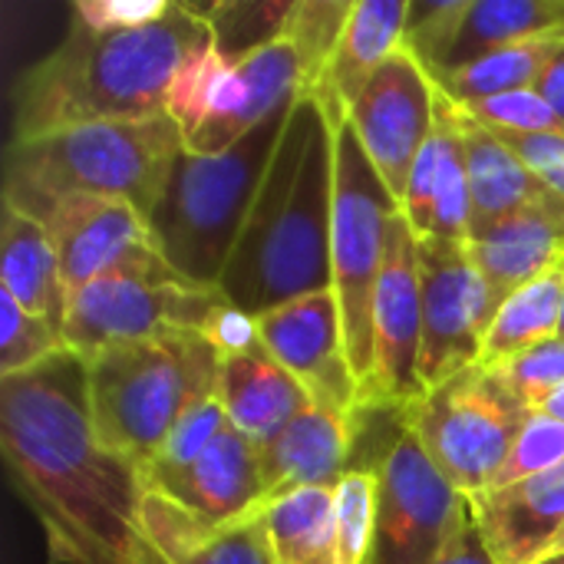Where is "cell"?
<instances>
[{"mask_svg": "<svg viewBox=\"0 0 564 564\" xmlns=\"http://www.w3.org/2000/svg\"><path fill=\"white\" fill-rule=\"evenodd\" d=\"M30 218L46 228L69 297L106 274L142 268L162 258L152 245L149 221L122 198L76 195L53 202Z\"/></svg>", "mask_w": 564, "mask_h": 564, "instance_id": "16", "label": "cell"}, {"mask_svg": "<svg viewBox=\"0 0 564 564\" xmlns=\"http://www.w3.org/2000/svg\"><path fill=\"white\" fill-rule=\"evenodd\" d=\"M466 248L502 307L519 288L564 264V205L479 221L469 228Z\"/></svg>", "mask_w": 564, "mask_h": 564, "instance_id": "21", "label": "cell"}, {"mask_svg": "<svg viewBox=\"0 0 564 564\" xmlns=\"http://www.w3.org/2000/svg\"><path fill=\"white\" fill-rule=\"evenodd\" d=\"M416 254L423 288L420 380L430 393L479 364L499 304L466 245L416 238Z\"/></svg>", "mask_w": 564, "mask_h": 564, "instance_id": "12", "label": "cell"}, {"mask_svg": "<svg viewBox=\"0 0 564 564\" xmlns=\"http://www.w3.org/2000/svg\"><path fill=\"white\" fill-rule=\"evenodd\" d=\"M334 238L330 291L340 304L344 344L354 377L364 390L373 364V301L383 271L387 225L400 212L397 198L377 175L350 122L334 126Z\"/></svg>", "mask_w": 564, "mask_h": 564, "instance_id": "8", "label": "cell"}, {"mask_svg": "<svg viewBox=\"0 0 564 564\" xmlns=\"http://www.w3.org/2000/svg\"><path fill=\"white\" fill-rule=\"evenodd\" d=\"M459 109V106H456ZM459 129L469 165L473 192V225L496 221L525 208H558L562 198L482 122L459 109Z\"/></svg>", "mask_w": 564, "mask_h": 564, "instance_id": "24", "label": "cell"}, {"mask_svg": "<svg viewBox=\"0 0 564 564\" xmlns=\"http://www.w3.org/2000/svg\"><path fill=\"white\" fill-rule=\"evenodd\" d=\"M466 109L476 122H482L492 132H512V135H564V122L558 112L535 93V89H516L492 99H479Z\"/></svg>", "mask_w": 564, "mask_h": 564, "instance_id": "38", "label": "cell"}, {"mask_svg": "<svg viewBox=\"0 0 564 564\" xmlns=\"http://www.w3.org/2000/svg\"><path fill=\"white\" fill-rule=\"evenodd\" d=\"M208 43L212 30L188 3L135 30L96 33L73 20L63 43L20 73L10 139L169 116L182 66Z\"/></svg>", "mask_w": 564, "mask_h": 564, "instance_id": "2", "label": "cell"}, {"mask_svg": "<svg viewBox=\"0 0 564 564\" xmlns=\"http://www.w3.org/2000/svg\"><path fill=\"white\" fill-rule=\"evenodd\" d=\"M496 370V377L506 383V390L529 410H542L558 390L564 387V340H545L499 367H489Z\"/></svg>", "mask_w": 564, "mask_h": 564, "instance_id": "36", "label": "cell"}, {"mask_svg": "<svg viewBox=\"0 0 564 564\" xmlns=\"http://www.w3.org/2000/svg\"><path fill=\"white\" fill-rule=\"evenodd\" d=\"M436 99L440 89L426 66L400 46L373 73V79L347 112V122L354 126L367 159L373 162L397 205H403L413 165L426 139L433 135Z\"/></svg>", "mask_w": 564, "mask_h": 564, "instance_id": "14", "label": "cell"}, {"mask_svg": "<svg viewBox=\"0 0 564 564\" xmlns=\"http://www.w3.org/2000/svg\"><path fill=\"white\" fill-rule=\"evenodd\" d=\"M473 522L496 564H539L564 529V466L469 496Z\"/></svg>", "mask_w": 564, "mask_h": 564, "instance_id": "20", "label": "cell"}, {"mask_svg": "<svg viewBox=\"0 0 564 564\" xmlns=\"http://www.w3.org/2000/svg\"><path fill=\"white\" fill-rule=\"evenodd\" d=\"M354 0H294V10L284 26V40L294 46L307 96H317L327 69L334 63L337 43L344 36V26L350 20Z\"/></svg>", "mask_w": 564, "mask_h": 564, "instance_id": "32", "label": "cell"}, {"mask_svg": "<svg viewBox=\"0 0 564 564\" xmlns=\"http://www.w3.org/2000/svg\"><path fill=\"white\" fill-rule=\"evenodd\" d=\"M334 145V122L317 99L304 96L288 116L218 284L225 301L245 314L261 317L288 301L330 291Z\"/></svg>", "mask_w": 564, "mask_h": 564, "instance_id": "3", "label": "cell"}, {"mask_svg": "<svg viewBox=\"0 0 564 564\" xmlns=\"http://www.w3.org/2000/svg\"><path fill=\"white\" fill-rule=\"evenodd\" d=\"M218 400L228 423L258 446H268L288 423L314 406L307 390L268 354V347L241 357H221Z\"/></svg>", "mask_w": 564, "mask_h": 564, "instance_id": "23", "label": "cell"}, {"mask_svg": "<svg viewBox=\"0 0 564 564\" xmlns=\"http://www.w3.org/2000/svg\"><path fill=\"white\" fill-rule=\"evenodd\" d=\"M304 96V69L284 36L241 63H225L208 43L182 66L169 96V116L182 129L185 152L215 155Z\"/></svg>", "mask_w": 564, "mask_h": 564, "instance_id": "7", "label": "cell"}, {"mask_svg": "<svg viewBox=\"0 0 564 564\" xmlns=\"http://www.w3.org/2000/svg\"><path fill=\"white\" fill-rule=\"evenodd\" d=\"M564 466V423L535 410L529 413L509 459L502 463V469L496 473L492 486H512V482H522V479H535V476H545V473H555Z\"/></svg>", "mask_w": 564, "mask_h": 564, "instance_id": "37", "label": "cell"}, {"mask_svg": "<svg viewBox=\"0 0 564 564\" xmlns=\"http://www.w3.org/2000/svg\"><path fill=\"white\" fill-rule=\"evenodd\" d=\"M496 135L564 202V135Z\"/></svg>", "mask_w": 564, "mask_h": 564, "instance_id": "41", "label": "cell"}, {"mask_svg": "<svg viewBox=\"0 0 564 564\" xmlns=\"http://www.w3.org/2000/svg\"><path fill=\"white\" fill-rule=\"evenodd\" d=\"M228 426H231V423H228V413H225L218 393L208 397V400H202V403L192 406V410L182 416V423L172 430V436L165 440V446H162L155 466L149 469V476L178 473V469L192 466V463H195V459H198V456H202Z\"/></svg>", "mask_w": 564, "mask_h": 564, "instance_id": "39", "label": "cell"}, {"mask_svg": "<svg viewBox=\"0 0 564 564\" xmlns=\"http://www.w3.org/2000/svg\"><path fill=\"white\" fill-rule=\"evenodd\" d=\"M274 564H337L334 489H301L264 512Z\"/></svg>", "mask_w": 564, "mask_h": 564, "instance_id": "30", "label": "cell"}, {"mask_svg": "<svg viewBox=\"0 0 564 564\" xmlns=\"http://www.w3.org/2000/svg\"><path fill=\"white\" fill-rule=\"evenodd\" d=\"M539 564H564V552L562 555H552V558H542Z\"/></svg>", "mask_w": 564, "mask_h": 564, "instance_id": "47", "label": "cell"}, {"mask_svg": "<svg viewBox=\"0 0 564 564\" xmlns=\"http://www.w3.org/2000/svg\"><path fill=\"white\" fill-rule=\"evenodd\" d=\"M552 36H564V0H473L446 69L466 66L502 46Z\"/></svg>", "mask_w": 564, "mask_h": 564, "instance_id": "27", "label": "cell"}, {"mask_svg": "<svg viewBox=\"0 0 564 564\" xmlns=\"http://www.w3.org/2000/svg\"><path fill=\"white\" fill-rule=\"evenodd\" d=\"M469 3L473 0H410L403 50H410L430 76L446 69Z\"/></svg>", "mask_w": 564, "mask_h": 564, "instance_id": "35", "label": "cell"}, {"mask_svg": "<svg viewBox=\"0 0 564 564\" xmlns=\"http://www.w3.org/2000/svg\"><path fill=\"white\" fill-rule=\"evenodd\" d=\"M357 456V416H340L321 406L304 410L288 423L268 446H261L264 496L254 509L301 492V489H337Z\"/></svg>", "mask_w": 564, "mask_h": 564, "instance_id": "19", "label": "cell"}, {"mask_svg": "<svg viewBox=\"0 0 564 564\" xmlns=\"http://www.w3.org/2000/svg\"><path fill=\"white\" fill-rule=\"evenodd\" d=\"M440 473L469 499L492 486L509 459L529 410L489 367H469L400 413Z\"/></svg>", "mask_w": 564, "mask_h": 564, "instance_id": "9", "label": "cell"}, {"mask_svg": "<svg viewBox=\"0 0 564 564\" xmlns=\"http://www.w3.org/2000/svg\"><path fill=\"white\" fill-rule=\"evenodd\" d=\"M0 453L59 564H169L149 535V473L106 446L73 350L0 380Z\"/></svg>", "mask_w": 564, "mask_h": 564, "instance_id": "1", "label": "cell"}, {"mask_svg": "<svg viewBox=\"0 0 564 564\" xmlns=\"http://www.w3.org/2000/svg\"><path fill=\"white\" fill-rule=\"evenodd\" d=\"M562 552H564V529H562V535L555 539V545H552V552H549L545 558H552V555H562Z\"/></svg>", "mask_w": 564, "mask_h": 564, "instance_id": "46", "label": "cell"}, {"mask_svg": "<svg viewBox=\"0 0 564 564\" xmlns=\"http://www.w3.org/2000/svg\"><path fill=\"white\" fill-rule=\"evenodd\" d=\"M337 564H367L377 532V469H350L334 489Z\"/></svg>", "mask_w": 564, "mask_h": 564, "instance_id": "33", "label": "cell"}, {"mask_svg": "<svg viewBox=\"0 0 564 564\" xmlns=\"http://www.w3.org/2000/svg\"><path fill=\"white\" fill-rule=\"evenodd\" d=\"M562 40L564 36H552V40L502 46V50H492V53H486L466 66L433 73V83L456 106H473L479 99H492L502 93L532 89L542 66L549 63V56L555 53V46Z\"/></svg>", "mask_w": 564, "mask_h": 564, "instance_id": "29", "label": "cell"}, {"mask_svg": "<svg viewBox=\"0 0 564 564\" xmlns=\"http://www.w3.org/2000/svg\"><path fill=\"white\" fill-rule=\"evenodd\" d=\"M59 350H69L63 330L0 291V380L46 364Z\"/></svg>", "mask_w": 564, "mask_h": 564, "instance_id": "34", "label": "cell"}, {"mask_svg": "<svg viewBox=\"0 0 564 564\" xmlns=\"http://www.w3.org/2000/svg\"><path fill=\"white\" fill-rule=\"evenodd\" d=\"M172 10V0H76L73 20L96 30H135L162 20Z\"/></svg>", "mask_w": 564, "mask_h": 564, "instance_id": "40", "label": "cell"}, {"mask_svg": "<svg viewBox=\"0 0 564 564\" xmlns=\"http://www.w3.org/2000/svg\"><path fill=\"white\" fill-rule=\"evenodd\" d=\"M205 337L215 344V350H218L221 357H241V354H251V350L264 347L258 317L245 314L241 307H235V304H228V301H225V304L218 307V314L212 317V327H208Z\"/></svg>", "mask_w": 564, "mask_h": 564, "instance_id": "42", "label": "cell"}, {"mask_svg": "<svg viewBox=\"0 0 564 564\" xmlns=\"http://www.w3.org/2000/svg\"><path fill=\"white\" fill-rule=\"evenodd\" d=\"M152 489L202 529H221L254 516L264 479L261 446L228 426L192 466L149 476Z\"/></svg>", "mask_w": 564, "mask_h": 564, "instance_id": "17", "label": "cell"}, {"mask_svg": "<svg viewBox=\"0 0 564 564\" xmlns=\"http://www.w3.org/2000/svg\"><path fill=\"white\" fill-rule=\"evenodd\" d=\"M149 535L169 564H274L264 516H248L221 529H202L155 489L149 499Z\"/></svg>", "mask_w": 564, "mask_h": 564, "instance_id": "26", "label": "cell"}, {"mask_svg": "<svg viewBox=\"0 0 564 564\" xmlns=\"http://www.w3.org/2000/svg\"><path fill=\"white\" fill-rule=\"evenodd\" d=\"M410 0H354L350 20L337 43L334 63L317 99L334 126L347 122L350 106L367 89L373 73L403 46Z\"/></svg>", "mask_w": 564, "mask_h": 564, "instance_id": "22", "label": "cell"}, {"mask_svg": "<svg viewBox=\"0 0 564 564\" xmlns=\"http://www.w3.org/2000/svg\"><path fill=\"white\" fill-rule=\"evenodd\" d=\"M268 354L307 390L311 403L340 416H357L360 383L354 377L340 304L334 291L288 301L258 317Z\"/></svg>", "mask_w": 564, "mask_h": 564, "instance_id": "15", "label": "cell"}, {"mask_svg": "<svg viewBox=\"0 0 564 564\" xmlns=\"http://www.w3.org/2000/svg\"><path fill=\"white\" fill-rule=\"evenodd\" d=\"M188 7L208 23L218 56L225 63H241L284 36L294 0H212Z\"/></svg>", "mask_w": 564, "mask_h": 564, "instance_id": "31", "label": "cell"}, {"mask_svg": "<svg viewBox=\"0 0 564 564\" xmlns=\"http://www.w3.org/2000/svg\"><path fill=\"white\" fill-rule=\"evenodd\" d=\"M423 350V288L416 231L397 212L387 225L383 271L373 301V364L360 390V410H413L426 390L420 380Z\"/></svg>", "mask_w": 564, "mask_h": 564, "instance_id": "13", "label": "cell"}, {"mask_svg": "<svg viewBox=\"0 0 564 564\" xmlns=\"http://www.w3.org/2000/svg\"><path fill=\"white\" fill-rule=\"evenodd\" d=\"M291 109L274 112L225 152L182 149L175 159L149 215V235L162 261L185 281L218 291Z\"/></svg>", "mask_w": 564, "mask_h": 564, "instance_id": "5", "label": "cell"}, {"mask_svg": "<svg viewBox=\"0 0 564 564\" xmlns=\"http://www.w3.org/2000/svg\"><path fill=\"white\" fill-rule=\"evenodd\" d=\"M403 218L416 231V238H443V241H469L473 228V192H469V165L459 129V109L443 93L436 99L433 135L426 139L403 205Z\"/></svg>", "mask_w": 564, "mask_h": 564, "instance_id": "18", "label": "cell"}, {"mask_svg": "<svg viewBox=\"0 0 564 564\" xmlns=\"http://www.w3.org/2000/svg\"><path fill=\"white\" fill-rule=\"evenodd\" d=\"M83 364L99 440L145 473L182 416L218 393L221 377V354L195 330L122 344Z\"/></svg>", "mask_w": 564, "mask_h": 564, "instance_id": "6", "label": "cell"}, {"mask_svg": "<svg viewBox=\"0 0 564 564\" xmlns=\"http://www.w3.org/2000/svg\"><path fill=\"white\" fill-rule=\"evenodd\" d=\"M562 307L564 264H558L532 284L519 288L509 301H502L489 327L479 367H499L545 340H555L562 330Z\"/></svg>", "mask_w": 564, "mask_h": 564, "instance_id": "28", "label": "cell"}, {"mask_svg": "<svg viewBox=\"0 0 564 564\" xmlns=\"http://www.w3.org/2000/svg\"><path fill=\"white\" fill-rule=\"evenodd\" d=\"M182 149V129L172 116L69 126L10 139L3 205L36 215L76 195L122 198L149 221Z\"/></svg>", "mask_w": 564, "mask_h": 564, "instance_id": "4", "label": "cell"}, {"mask_svg": "<svg viewBox=\"0 0 564 564\" xmlns=\"http://www.w3.org/2000/svg\"><path fill=\"white\" fill-rule=\"evenodd\" d=\"M0 291L53 327H66L69 291L56 248L36 218L10 205H3L0 225Z\"/></svg>", "mask_w": 564, "mask_h": 564, "instance_id": "25", "label": "cell"}, {"mask_svg": "<svg viewBox=\"0 0 564 564\" xmlns=\"http://www.w3.org/2000/svg\"><path fill=\"white\" fill-rule=\"evenodd\" d=\"M542 413H549V416H555V420H562L564 423V387L542 406Z\"/></svg>", "mask_w": 564, "mask_h": 564, "instance_id": "45", "label": "cell"}, {"mask_svg": "<svg viewBox=\"0 0 564 564\" xmlns=\"http://www.w3.org/2000/svg\"><path fill=\"white\" fill-rule=\"evenodd\" d=\"M532 89L558 112V119L564 122V40L555 46V53L549 56V63L542 66V73H539V79H535Z\"/></svg>", "mask_w": 564, "mask_h": 564, "instance_id": "44", "label": "cell"}, {"mask_svg": "<svg viewBox=\"0 0 564 564\" xmlns=\"http://www.w3.org/2000/svg\"><path fill=\"white\" fill-rule=\"evenodd\" d=\"M221 304V291L185 281L159 258L142 268L106 274L76 291L69 297L63 337L79 360H93L112 347L152 340L172 330L208 334Z\"/></svg>", "mask_w": 564, "mask_h": 564, "instance_id": "10", "label": "cell"}, {"mask_svg": "<svg viewBox=\"0 0 564 564\" xmlns=\"http://www.w3.org/2000/svg\"><path fill=\"white\" fill-rule=\"evenodd\" d=\"M558 337L564 340V307H562V330H558Z\"/></svg>", "mask_w": 564, "mask_h": 564, "instance_id": "48", "label": "cell"}, {"mask_svg": "<svg viewBox=\"0 0 564 564\" xmlns=\"http://www.w3.org/2000/svg\"><path fill=\"white\" fill-rule=\"evenodd\" d=\"M377 532L367 564H433L449 545L469 499L440 473L400 423L377 459Z\"/></svg>", "mask_w": 564, "mask_h": 564, "instance_id": "11", "label": "cell"}, {"mask_svg": "<svg viewBox=\"0 0 564 564\" xmlns=\"http://www.w3.org/2000/svg\"><path fill=\"white\" fill-rule=\"evenodd\" d=\"M433 564H496L486 542H482V535H479V529H476V522H473V512H466L459 519L449 545L443 549V555Z\"/></svg>", "mask_w": 564, "mask_h": 564, "instance_id": "43", "label": "cell"}]
</instances>
